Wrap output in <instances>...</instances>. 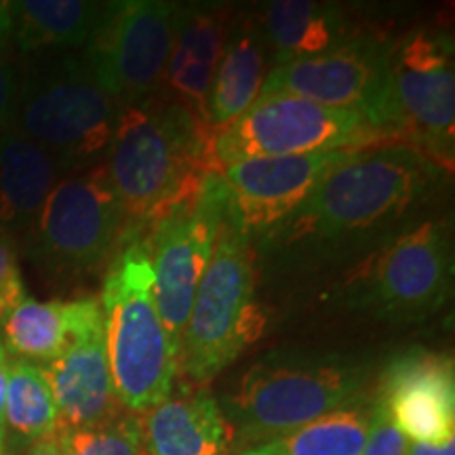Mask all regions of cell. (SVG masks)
Returning <instances> with one entry per match:
<instances>
[{
	"mask_svg": "<svg viewBox=\"0 0 455 455\" xmlns=\"http://www.w3.org/2000/svg\"><path fill=\"white\" fill-rule=\"evenodd\" d=\"M407 455H455V439L443 443V445L411 443V445L407 447Z\"/></svg>",
	"mask_w": 455,
	"mask_h": 455,
	"instance_id": "cell-31",
	"label": "cell"
},
{
	"mask_svg": "<svg viewBox=\"0 0 455 455\" xmlns=\"http://www.w3.org/2000/svg\"><path fill=\"white\" fill-rule=\"evenodd\" d=\"M451 244L441 221L390 236L346 284L350 306L384 321H419L445 304Z\"/></svg>",
	"mask_w": 455,
	"mask_h": 455,
	"instance_id": "cell-10",
	"label": "cell"
},
{
	"mask_svg": "<svg viewBox=\"0 0 455 455\" xmlns=\"http://www.w3.org/2000/svg\"><path fill=\"white\" fill-rule=\"evenodd\" d=\"M0 455H9V449H7V443L0 441Z\"/></svg>",
	"mask_w": 455,
	"mask_h": 455,
	"instance_id": "cell-34",
	"label": "cell"
},
{
	"mask_svg": "<svg viewBox=\"0 0 455 455\" xmlns=\"http://www.w3.org/2000/svg\"><path fill=\"white\" fill-rule=\"evenodd\" d=\"M379 129L443 171L453 164L455 74L445 32L422 28L390 43Z\"/></svg>",
	"mask_w": 455,
	"mask_h": 455,
	"instance_id": "cell-7",
	"label": "cell"
},
{
	"mask_svg": "<svg viewBox=\"0 0 455 455\" xmlns=\"http://www.w3.org/2000/svg\"><path fill=\"white\" fill-rule=\"evenodd\" d=\"M121 112L83 51L32 55L20 72L13 127L49 152L64 173L87 169L108 152Z\"/></svg>",
	"mask_w": 455,
	"mask_h": 455,
	"instance_id": "cell-4",
	"label": "cell"
},
{
	"mask_svg": "<svg viewBox=\"0 0 455 455\" xmlns=\"http://www.w3.org/2000/svg\"><path fill=\"white\" fill-rule=\"evenodd\" d=\"M17 95H20V70L11 61L9 47L0 44V131L15 124Z\"/></svg>",
	"mask_w": 455,
	"mask_h": 455,
	"instance_id": "cell-29",
	"label": "cell"
},
{
	"mask_svg": "<svg viewBox=\"0 0 455 455\" xmlns=\"http://www.w3.org/2000/svg\"><path fill=\"white\" fill-rule=\"evenodd\" d=\"M64 171L15 127L0 131V230L24 244Z\"/></svg>",
	"mask_w": 455,
	"mask_h": 455,
	"instance_id": "cell-19",
	"label": "cell"
},
{
	"mask_svg": "<svg viewBox=\"0 0 455 455\" xmlns=\"http://www.w3.org/2000/svg\"><path fill=\"white\" fill-rule=\"evenodd\" d=\"M388 53L390 43L379 36L355 34L321 55L276 64L259 93L293 95L318 106L361 112L379 129Z\"/></svg>",
	"mask_w": 455,
	"mask_h": 455,
	"instance_id": "cell-13",
	"label": "cell"
},
{
	"mask_svg": "<svg viewBox=\"0 0 455 455\" xmlns=\"http://www.w3.org/2000/svg\"><path fill=\"white\" fill-rule=\"evenodd\" d=\"M17 247L20 244L7 232L0 230V323L21 299L28 298Z\"/></svg>",
	"mask_w": 455,
	"mask_h": 455,
	"instance_id": "cell-27",
	"label": "cell"
},
{
	"mask_svg": "<svg viewBox=\"0 0 455 455\" xmlns=\"http://www.w3.org/2000/svg\"><path fill=\"white\" fill-rule=\"evenodd\" d=\"M266 43L259 21L241 15L228 26L220 66L209 95V124L220 129L235 121L259 98L264 84Z\"/></svg>",
	"mask_w": 455,
	"mask_h": 455,
	"instance_id": "cell-20",
	"label": "cell"
},
{
	"mask_svg": "<svg viewBox=\"0 0 455 455\" xmlns=\"http://www.w3.org/2000/svg\"><path fill=\"white\" fill-rule=\"evenodd\" d=\"M146 455H226L232 428L204 388H184L138 415Z\"/></svg>",
	"mask_w": 455,
	"mask_h": 455,
	"instance_id": "cell-18",
	"label": "cell"
},
{
	"mask_svg": "<svg viewBox=\"0 0 455 455\" xmlns=\"http://www.w3.org/2000/svg\"><path fill=\"white\" fill-rule=\"evenodd\" d=\"M258 21L266 49L275 55V66L321 55L350 38L346 13L327 3L276 0L266 4Z\"/></svg>",
	"mask_w": 455,
	"mask_h": 455,
	"instance_id": "cell-21",
	"label": "cell"
},
{
	"mask_svg": "<svg viewBox=\"0 0 455 455\" xmlns=\"http://www.w3.org/2000/svg\"><path fill=\"white\" fill-rule=\"evenodd\" d=\"M363 390L365 371L355 363L275 352L249 367L226 396L228 424L243 445L253 447L356 407Z\"/></svg>",
	"mask_w": 455,
	"mask_h": 455,
	"instance_id": "cell-5",
	"label": "cell"
},
{
	"mask_svg": "<svg viewBox=\"0 0 455 455\" xmlns=\"http://www.w3.org/2000/svg\"><path fill=\"white\" fill-rule=\"evenodd\" d=\"M28 455H61V451H60V445H57L55 436H49V439L34 443Z\"/></svg>",
	"mask_w": 455,
	"mask_h": 455,
	"instance_id": "cell-33",
	"label": "cell"
},
{
	"mask_svg": "<svg viewBox=\"0 0 455 455\" xmlns=\"http://www.w3.org/2000/svg\"><path fill=\"white\" fill-rule=\"evenodd\" d=\"M378 401L407 441L443 445L455 439L453 363L447 355L409 350L392 358Z\"/></svg>",
	"mask_w": 455,
	"mask_h": 455,
	"instance_id": "cell-16",
	"label": "cell"
},
{
	"mask_svg": "<svg viewBox=\"0 0 455 455\" xmlns=\"http://www.w3.org/2000/svg\"><path fill=\"white\" fill-rule=\"evenodd\" d=\"M226 30L228 9L215 4H178L173 49L161 93L180 101L207 124L209 95L224 49Z\"/></svg>",
	"mask_w": 455,
	"mask_h": 455,
	"instance_id": "cell-17",
	"label": "cell"
},
{
	"mask_svg": "<svg viewBox=\"0 0 455 455\" xmlns=\"http://www.w3.org/2000/svg\"><path fill=\"white\" fill-rule=\"evenodd\" d=\"M178 4L164 0L108 3L101 24L83 49L100 87L121 106H140L163 91L173 49Z\"/></svg>",
	"mask_w": 455,
	"mask_h": 455,
	"instance_id": "cell-12",
	"label": "cell"
},
{
	"mask_svg": "<svg viewBox=\"0 0 455 455\" xmlns=\"http://www.w3.org/2000/svg\"><path fill=\"white\" fill-rule=\"evenodd\" d=\"M141 455H146V453H141Z\"/></svg>",
	"mask_w": 455,
	"mask_h": 455,
	"instance_id": "cell-35",
	"label": "cell"
},
{
	"mask_svg": "<svg viewBox=\"0 0 455 455\" xmlns=\"http://www.w3.org/2000/svg\"><path fill=\"white\" fill-rule=\"evenodd\" d=\"M70 341V308L64 299L28 295L0 323V344L21 361H53Z\"/></svg>",
	"mask_w": 455,
	"mask_h": 455,
	"instance_id": "cell-23",
	"label": "cell"
},
{
	"mask_svg": "<svg viewBox=\"0 0 455 455\" xmlns=\"http://www.w3.org/2000/svg\"><path fill=\"white\" fill-rule=\"evenodd\" d=\"M369 432V411L339 409L268 443L247 447L243 455H361Z\"/></svg>",
	"mask_w": 455,
	"mask_h": 455,
	"instance_id": "cell-24",
	"label": "cell"
},
{
	"mask_svg": "<svg viewBox=\"0 0 455 455\" xmlns=\"http://www.w3.org/2000/svg\"><path fill=\"white\" fill-rule=\"evenodd\" d=\"M4 430L17 439L38 443L57 435V409L43 367L30 361H9Z\"/></svg>",
	"mask_w": 455,
	"mask_h": 455,
	"instance_id": "cell-25",
	"label": "cell"
},
{
	"mask_svg": "<svg viewBox=\"0 0 455 455\" xmlns=\"http://www.w3.org/2000/svg\"><path fill=\"white\" fill-rule=\"evenodd\" d=\"M106 4L87 0H17L11 44L26 55L83 51L98 32Z\"/></svg>",
	"mask_w": 455,
	"mask_h": 455,
	"instance_id": "cell-22",
	"label": "cell"
},
{
	"mask_svg": "<svg viewBox=\"0 0 455 455\" xmlns=\"http://www.w3.org/2000/svg\"><path fill=\"white\" fill-rule=\"evenodd\" d=\"M348 150L255 158L218 171L228 198V218L251 236H266L306 203Z\"/></svg>",
	"mask_w": 455,
	"mask_h": 455,
	"instance_id": "cell-15",
	"label": "cell"
},
{
	"mask_svg": "<svg viewBox=\"0 0 455 455\" xmlns=\"http://www.w3.org/2000/svg\"><path fill=\"white\" fill-rule=\"evenodd\" d=\"M407 447L405 435L392 424L382 403H375L369 413V432L361 455H407Z\"/></svg>",
	"mask_w": 455,
	"mask_h": 455,
	"instance_id": "cell-28",
	"label": "cell"
},
{
	"mask_svg": "<svg viewBox=\"0 0 455 455\" xmlns=\"http://www.w3.org/2000/svg\"><path fill=\"white\" fill-rule=\"evenodd\" d=\"M61 455H141L140 424L135 413L91 428L64 430L55 435Z\"/></svg>",
	"mask_w": 455,
	"mask_h": 455,
	"instance_id": "cell-26",
	"label": "cell"
},
{
	"mask_svg": "<svg viewBox=\"0 0 455 455\" xmlns=\"http://www.w3.org/2000/svg\"><path fill=\"white\" fill-rule=\"evenodd\" d=\"M226 213L224 184L212 173L195 196L141 226L155 275L156 308L178 348Z\"/></svg>",
	"mask_w": 455,
	"mask_h": 455,
	"instance_id": "cell-11",
	"label": "cell"
},
{
	"mask_svg": "<svg viewBox=\"0 0 455 455\" xmlns=\"http://www.w3.org/2000/svg\"><path fill=\"white\" fill-rule=\"evenodd\" d=\"M266 315L255 301L249 236L228 218L198 284L180 341V371L207 384L264 335Z\"/></svg>",
	"mask_w": 455,
	"mask_h": 455,
	"instance_id": "cell-6",
	"label": "cell"
},
{
	"mask_svg": "<svg viewBox=\"0 0 455 455\" xmlns=\"http://www.w3.org/2000/svg\"><path fill=\"white\" fill-rule=\"evenodd\" d=\"M11 32H13V3L0 0V44L11 47Z\"/></svg>",
	"mask_w": 455,
	"mask_h": 455,
	"instance_id": "cell-32",
	"label": "cell"
},
{
	"mask_svg": "<svg viewBox=\"0 0 455 455\" xmlns=\"http://www.w3.org/2000/svg\"><path fill=\"white\" fill-rule=\"evenodd\" d=\"M7 375H9V355L0 344V441L7 443L4 430V396H7Z\"/></svg>",
	"mask_w": 455,
	"mask_h": 455,
	"instance_id": "cell-30",
	"label": "cell"
},
{
	"mask_svg": "<svg viewBox=\"0 0 455 455\" xmlns=\"http://www.w3.org/2000/svg\"><path fill=\"white\" fill-rule=\"evenodd\" d=\"M390 146L365 114L318 106L283 93H259L241 116L213 133L218 171L255 158Z\"/></svg>",
	"mask_w": 455,
	"mask_h": 455,
	"instance_id": "cell-9",
	"label": "cell"
},
{
	"mask_svg": "<svg viewBox=\"0 0 455 455\" xmlns=\"http://www.w3.org/2000/svg\"><path fill=\"white\" fill-rule=\"evenodd\" d=\"M100 304L114 392L129 413L140 415L173 392L180 371V348L156 308L141 226L124 230L106 268Z\"/></svg>",
	"mask_w": 455,
	"mask_h": 455,
	"instance_id": "cell-3",
	"label": "cell"
},
{
	"mask_svg": "<svg viewBox=\"0 0 455 455\" xmlns=\"http://www.w3.org/2000/svg\"><path fill=\"white\" fill-rule=\"evenodd\" d=\"M445 173L405 146L346 155L287 221L264 236L289 261H329L388 235Z\"/></svg>",
	"mask_w": 455,
	"mask_h": 455,
	"instance_id": "cell-1",
	"label": "cell"
},
{
	"mask_svg": "<svg viewBox=\"0 0 455 455\" xmlns=\"http://www.w3.org/2000/svg\"><path fill=\"white\" fill-rule=\"evenodd\" d=\"M124 224L104 163L91 164L53 186L24 249L51 283H78L108 268L127 230Z\"/></svg>",
	"mask_w": 455,
	"mask_h": 455,
	"instance_id": "cell-8",
	"label": "cell"
},
{
	"mask_svg": "<svg viewBox=\"0 0 455 455\" xmlns=\"http://www.w3.org/2000/svg\"><path fill=\"white\" fill-rule=\"evenodd\" d=\"M213 133L164 93L124 108L104 163L124 220L148 226L195 196L218 173Z\"/></svg>",
	"mask_w": 455,
	"mask_h": 455,
	"instance_id": "cell-2",
	"label": "cell"
},
{
	"mask_svg": "<svg viewBox=\"0 0 455 455\" xmlns=\"http://www.w3.org/2000/svg\"><path fill=\"white\" fill-rule=\"evenodd\" d=\"M68 308L70 341L43 367L57 409V432L101 426L127 413L108 367L100 299L76 298L68 301Z\"/></svg>",
	"mask_w": 455,
	"mask_h": 455,
	"instance_id": "cell-14",
	"label": "cell"
}]
</instances>
